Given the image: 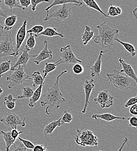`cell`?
Returning a JSON list of instances; mask_svg holds the SVG:
<instances>
[{
  "label": "cell",
  "mask_w": 137,
  "mask_h": 151,
  "mask_svg": "<svg viewBox=\"0 0 137 151\" xmlns=\"http://www.w3.org/2000/svg\"><path fill=\"white\" fill-rule=\"evenodd\" d=\"M67 72V70H65L57 76L53 86L51 88H48L46 94L42 96V100L40 101V104L41 106H47L46 108V113L47 115H51L53 117H54V114L59 108L60 104L66 101L59 88V79L61 76Z\"/></svg>",
  "instance_id": "1"
},
{
  "label": "cell",
  "mask_w": 137,
  "mask_h": 151,
  "mask_svg": "<svg viewBox=\"0 0 137 151\" xmlns=\"http://www.w3.org/2000/svg\"><path fill=\"white\" fill-rule=\"evenodd\" d=\"M96 27L99 30V35L94 36L92 38L94 42L108 51L113 46L115 39L117 38L119 31L106 24L105 22L99 24Z\"/></svg>",
  "instance_id": "2"
},
{
  "label": "cell",
  "mask_w": 137,
  "mask_h": 151,
  "mask_svg": "<svg viewBox=\"0 0 137 151\" xmlns=\"http://www.w3.org/2000/svg\"><path fill=\"white\" fill-rule=\"evenodd\" d=\"M106 76L107 77L106 81H109L111 84L123 91L129 90L134 81L124 73L116 70H114L112 73H106Z\"/></svg>",
  "instance_id": "3"
},
{
  "label": "cell",
  "mask_w": 137,
  "mask_h": 151,
  "mask_svg": "<svg viewBox=\"0 0 137 151\" xmlns=\"http://www.w3.org/2000/svg\"><path fill=\"white\" fill-rule=\"evenodd\" d=\"M77 134L74 136V139L77 145L83 147H97L98 138L94 132L89 130H77Z\"/></svg>",
  "instance_id": "4"
},
{
  "label": "cell",
  "mask_w": 137,
  "mask_h": 151,
  "mask_svg": "<svg viewBox=\"0 0 137 151\" xmlns=\"http://www.w3.org/2000/svg\"><path fill=\"white\" fill-rule=\"evenodd\" d=\"M23 68V66H18L16 69L12 70V73L7 77L6 80L9 81V84L8 86L9 89L22 84L26 80H32V78L26 74Z\"/></svg>",
  "instance_id": "5"
},
{
  "label": "cell",
  "mask_w": 137,
  "mask_h": 151,
  "mask_svg": "<svg viewBox=\"0 0 137 151\" xmlns=\"http://www.w3.org/2000/svg\"><path fill=\"white\" fill-rule=\"evenodd\" d=\"M20 55L15 50L11 38V33L7 34L5 38L0 41V58L12 56L15 58Z\"/></svg>",
  "instance_id": "6"
},
{
  "label": "cell",
  "mask_w": 137,
  "mask_h": 151,
  "mask_svg": "<svg viewBox=\"0 0 137 151\" xmlns=\"http://www.w3.org/2000/svg\"><path fill=\"white\" fill-rule=\"evenodd\" d=\"M25 117L21 119L18 115L15 112H8L4 115L0 119V122L4 124V125L9 129H17V126H20L25 127Z\"/></svg>",
  "instance_id": "7"
},
{
  "label": "cell",
  "mask_w": 137,
  "mask_h": 151,
  "mask_svg": "<svg viewBox=\"0 0 137 151\" xmlns=\"http://www.w3.org/2000/svg\"><path fill=\"white\" fill-rule=\"evenodd\" d=\"M72 6H76V5L72 4L61 5L53 13L46 17L44 20L47 21L51 18H53L55 21L57 22L68 20L71 15V9Z\"/></svg>",
  "instance_id": "8"
},
{
  "label": "cell",
  "mask_w": 137,
  "mask_h": 151,
  "mask_svg": "<svg viewBox=\"0 0 137 151\" xmlns=\"http://www.w3.org/2000/svg\"><path fill=\"white\" fill-rule=\"evenodd\" d=\"M59 52L60 59L59 65L82 63V61L75 57L70 45L61 47Z\"/></svg>",
  "instance_id": "9"
},
{
  "label": "cell",
  "mask_w": 137,
  "mask_h": 151,
  "mask_svg": "<svg viewBox=\"0 0 137 151\" xmlns=\"http://www.w3.org/2000/svg\"><path fill=\"white\" fill-rule=\"evenodd\" d=\"M114 97L106 90H101L98 93V96L94 99V102L100 105L101 108H109L113 104Z\"/></svg>",
  "instance_id": "10"
},
{
  "label": "cell",
  "mask_w": 137,
  "mask_h": 151,
  "mask_svg": "<svg viewBox=\"0 0 137 151\" xmlns=\"http://www.w3.org/2000/svg\"><path fill=\"white\" fill-rule=\"evenodd\" d=\"M94 80L93 79H90L89 80H86L83 85V88L84 89L85 94V104L82 110V113L84 114L86 111V109L88 106L90 104L89 98L92 92L94 91L95 88V84L94 83Z\"/></svg>",
  "instance_id": "11"
},
{
  "label": "cell",
  "mask_w": 137,
  "mask_h": 151,
  "mask_svg": "<svg viewBox=\"0 0 137 151\" xmlns=\"http://www.w3.org/2000/svg\"><path fill=\"white\" fill-rule=\"evenodd\" d=\"M20 50L22 51V53L20 54V57L18 59L15 64L12 68H11L10 70L11 71L14 70L19 66H23L25 67L26 65V64L28 63L29 60L31 58H35L37 56V55H30L29 53V51L27 50L25 48L24 50H22L20 48Z\"/></svg>",
  "instance_id": "12"
},
{
  "label": "cell",
  "mask_w": 137,
  "mask_h": 151,
  "mask_svg": "<svg viewBox=\"0 0 137 151\" xmlns=\"http://www.w3.org/2000/svg\"><path fill=\"white\" fill-rule=\"evenodd\" d=\"M44 47L42 51L40 52L37 56L35 57V59L33 60V61L36 64V65H39L40 63L47 59H52L53 58V52L50 49L48 48L47 45L48 42L47 41H44Z\"/></svg>",
  "instance_id": "13"
},
{
  "label": "cell",
  "mask_w": 137,
  "mask_h": 151,
  "mask_svg": "<svg viewBox=\"0 0 137 151\" xmlns=\"http://www.w3.org/2000/svg\"><path fill=\"white\" fill-rule=\"evenodd\" d=\"M26 26H27V20H25L16 35L15 50L17 52H19V50L26 37Z\"/></svg>",
  "instance_id": "14"
},
{
  "label": "cell",
  "mask_w": 137,
  "mask_h": 151,
  "mask_svg": "<svg viewBox=\"0 0 137 151\" xmlns=\"http://www.w3.org/2000/svg\"><path fill=\"white\" fill-rule=\"evenodd\" d=\"M118 62L120 63V66H122V69L120 72L128 76L134 81L137 83V76L136 75L132 66L130 64L126 63L123 58H120L118 59Z\"/></svg>",
  "instance_id": "15"
},
{
  "label": "cell",
  "mask_w": 137,
  "mask_h": 151,
  "mask_svg": "<svg viewBox=\"0 0 137 151\" xmlns=\"http://www.w3.org/2000/svg\"><path fill=\"white\" fill-rule=\"evenodd\" d=\"M107 52V51L101 50L100 51L99 55L97 60L94 63V64L91 67L90 72L92 77H98L100 75L101 72V58L103 57V54Z\"/></svg>",
  "instance_id": "16"
},
{
  "label": "cell",
  "mask_w": 137,
  "mask_h": 151,
  "mask_svg": "<svg viewBox=\"0 0 137 151\" xmlns=\"http://www.w3.org/2000/svg\"><path fill=\"white\" fill-rule=\"evenodd\" d=\"M92 118L95 120L101 119V120H103L106 122H112V121H113L114 120H116V119H121L123 120H125V118L124 117L116 116H115L113 114L110 113H103V114L95 113L92 115Z\"/></svg>",
  "instance_id": "17"
},
{
  "label": "cell",
  "mask_w": 137,
  "mask_h": 151,
  "mask_svg": "<svg viewBox=\"0 0 137 151\" xmlns=\"http://www.w3.org/2000/svg\"><path fill=\"white\" fill-rule=\"evenodd\" d=\"M75 4L76 5V6H81L83 4V2H80L78 0H54V1L53 2V3L49 6L48 7H47L45 9V11L47 12V15L46 17L49 16V10L57 5H63V4Z\"/></svg>",
  "instance_id": "18"
},
{
  "label": "cell",
  "mask_w": 137,
  "mask_h": 151,
  "mask_svg": "<svg viewBox=\"0 0 137 151\" xmlns=\"http://www.w3.org/2000/svg\"><path fill=\"white\" fill-rule=\"evenodd\" d=\"M63 124L61 123V117H60L58 120H54L50 122V123H49L47 126H46L43 130V133L44 135H50L51 136H52V133L53 132L54 130L57 127H60Z\"/></svg>",
  "instance_id": "19"
},
{
  "label": "cell",
  "mask_w": 137,
  "mask_h": 151,
  "mask_svg": "<svg viewBox=\"0 0 137 151\" xmlns=\"http://www.w3.org/2000/svg\"><path fill=\"white\" fill-rule=\"evenodd\" d=\"M1 134L2 135V138L5 143V150L6 151H9V148L11 145H15V142L16 139H14L11 135V130L7 132H5L4 131L0 132Z\"/></svg>",
  "instance_id": "20"
},
{
  "label": "cell",
  "mask_w": 137,
  "mask_h": 151,
  "mask_svg": "<svg viewBox=\"0 0 137 151\" xmlns=\"http://www.w3.org/2000/svg\"><path fill=\"white\" fill-rule=\"evenodd\" d=\"M40 36H47V37L59 36V37L61 38H63L64 37V36L63 35L62 32L61 33H59L56 28L50 27H47L41 33H40L38 35H37L36 37Z\"/></svg>",
  "instance_id": "21"
},
{
  "label": "cell",
  "mask_w": 137,
  "mask_h": 151,
  "mask_svg": "<svg viewBox=\"0 0 137 151\" xmlns=\"http://www.w3.org/2000/svg\"><path fill=\"white\" fill-rule=\"evenodd\" d=\"M44 83L45 82L43 83L42 84H41L37 88V89L34 91L33 94L32 96V97L29 99V107L33 108L36 103L39 100L40 98L41 95L42 88H43V86L44 85Z\"/></svg>",
  "instance_id": "22"
},
{
  "label": "cell",
  "mask_w": 137,
  "mask_h": 151,
  "mask_svg": "<svg viewBox=\"0 0 137 151\" xmlns=\"http://www.w3.org/2000/svg\"><path fill=\"white\" fill-rule=\"evenodd\" d=\"M94 36V32L91 30V29L88 26H85V29L84 33L82 35V41L84 45H86L93 38Z\"/></svg>",
  "instance_id": "23"
},
{
  "label": "cell",
  "mask_w": 137,
  "mask_h": 151,
  "mask_svg": "<svg viewBox=\"0 0 137 151\" xmlns=\"http://www.w3.org/2000/svg\"><path fill=\"white\" fill-rule=\"evenodd\" d=\"M32 84L34 88H38L41 84L44 83V79L41 75L39 71L34 72L32 74Z\"/></svg>",
  "instance_id": "24"
},
{
  "label": "cell",
  "mask_w": 137,
  "mask_h": 151,
  "mask_svg": "<svg viewBox=\"0 0 137 151\" xmlns=\"http://www.w3.org/2000/svg\"><path fill=\"white\" fill-rule=\"evenodd\" d=\"M17 20V17L14 15L7 17L4 22V29L6 31L11 30Z\"/></svg>",
  "instance_id": "25"
},
{
  "label": "cell",
  "mask_w": 137,
  "mask_h": 151,
  "mask_svg": "<svg viewBox=\"0 0 137 151\" xmlns=\"http://www.w3.org/2000/svg\"><path fill=\"white\" fill-rule=\"evenodd\" d=\"M82 1L86 4V5L88 7H89L91 8H92V9L96 10V11L100 13L103 17H106V18L109 17L107 14H106L104 12H103V11L100 9V6H99L97 2L95 0H82Z\"/></svg>",
  "instance_id": "26"
},
{
  "label": "cell",
  "mask_w": 137,
  "mask_h": 151,
  "mask_svg": "<svg viewBox=\"0 0 137 151\" xmlns=\"http://www.w3.org/2000/svg\"><path fill=\"white\" fill-rule=\"evenodd\" d=\"M59 59L55 63H47V62L45 63L44 69L43 70V77L45 78L49 73L54 70L56 69L57 66L59 65Z\"/></svg>",
  "instance_id": "27"
},
{
  "label": "cell",
  "mask_w": 137,
  "mask_h": 151,
  "mask_svg": "<svg viewBox=\"0 0 137 151\" xmlns=\"http://www.w3.org/2000/svg\"><path fill=\"white\" fill-rule=\"evenodd\" d=\"M4 104L8 109H14L15 107L16 99L14 98L12 94H9L4 98Z\"/></svg>",
  "instance_id": "28"
},
{
  "label": "cell",
  "mask_w": 137,
  "mask_h": 151,
  "mask_svg": "<svg viewBox=\"0 0 137 151\" xmlns=\"http://www.w3.org/2000/svg\"><path fill=\"white\" fill-rule=\"evenodd\" d=\"M115 40L118 42L119 43H120L124 47V48L125 49V50L129 52L130 55H131L133 57H136V48L134 47V45H133L132 44L128 43V42H123V41H120V40H118L117 38H116L115 39Z\"/></svg>",
  "instance_id": "29"
},
{
  "label": "cell",
  "mask_w": 137,
  "mask_h": 151,
  "mask_svg": "<svg viewBox=\"0 0 137 151\" xmlns=\"http://www.w3.org/2000/svg\"><path fill=\"white\" fill-rule=\"evenodd\" d=\"M33 93L34 90L30 87H25L22 88V94L18 96L17 98L18 99H23L25 98L29 99L33 94Z\"/></svg>",
  "instance_id": "30"
},
{
  "label": "cell",
  "mask_w": 137,
  "mask_h": 151,
  "mask_svg": "<svg viewBox=\"0 0 137 151\" xmlns=\"http://www.w3.org/2000/svg\"><path fill=\"white\" fill-rule=\"evenodd\" d=\"M11 63V60H7L5 61L2 62L0 63V78L2 77V76L4 73L10 70Z\"/></svg>",
  "instance_id": "31"
},
{
  "label": "cell",
  "mask_w": 137,
  "mask_h": 151,
  "mask_svg": "<svg viewBox=\"0 0 137 151\" xmlns=\"http://www.w3.org/2000/svg\"><path fill=\"white\" fill-rule=\"evenodd\" d=\"M2 1L4 5L10 10H12L14 8H18L22 10V7L20 6L18 0H2Z\"/></svg>",
  "instance_id": "32"
},
{
  "label": "cell",
  "mask_w": 137,
  "mask_h": 151,
  "mask_svg": "<svg viewBox=\"0 0 137 151\" xmlns=\"http://www.w3.org/2000/svg\"><path fill=\"white\" fill-rule=\"evenodd\" d=\"M29 34L30 35L27 39L26 44L25 47V48L29 51H30V50L33 49L36 44V40H35L34 35L33 33H29Z\"/></svg>",
  "instance_id": "33"
},
{
  "label": "cell",
  "mask_w": 137,
  "mask_h": 151,
  "mask_svg": "<svg viewBox=\"0 0 137 151\" xmlns=\"http://www.w3.org/2000/svg\"><path fill=\"white\" fill-rule=\"evenodd\" d=\"M73 117L72 114L68 111H65L64 112V114L61 117V123L64 124V123H71Z\"/></svg>",
  "instance_id": "34"
},
{
  "label": "cell",
  "mask_w": 137,
  "mask_h": 151,
  "mask_svg": "<svg viewBox=\"0 0 137 151\" xmlns=\"http://www.w3.org/2000/svg\"><path fill=\"white\" fill-rule=\"evenodd\" d=\"M44 30V27L41 25H36L32 27L30 29L27 31L28 33H33L35 34V37H36L40 33Z\"/></svg>",
  "instance_id": "35"
},
{
  "label": "cell",
  "mask_w": 137,
  "mask_h": 151,
  "mask_svg": "<svg viewBox=\"0 0 137 151\" xmlns=\"http://www.w3.org/2000/svg\"><path fill=\"white\" fill-rule=\"evenodd\" d=\"M19 141L21 142V143L25 146V147L26 148L28 149H30V150H33V148L35 147V145L30 141L29 140H26V139H24L20 137H18L17 138Z\"/></svg>",
  "instance_id": "36"
},
{
  "label": "cell",
  "mask_w": 137,
  "mask_h": 151,
  "mask_svg": "<svg viewBox=\"0 0 137 151\" xmlns=\"http://www.w3.org/2000/svg\"><path fill=\"white\" fill-rule=\"evenodd\" d=\"M84 68L83 66L80 63H75V65L73 66L72 71L76 75H80L83 72Z\"/></svg>",
  "instance_id": "37"
},
{
  "label": "cell",
  "mask_w": 137,
  "mask_h": 151,
  "mask_svg": "<svg viewBox=\"0 0 137 151\" xmlns=\"http://www.w3.org/2000/svg\"><path fill=\"white\" fill-rule=\"evenodd\" d=\"M50 0H30V4H32V10L35 12L36 9V6L38 4L42 2H49Z\"/></svg>",
  "instance_id": "38"
},
{
  "label": "cell",
  "mask_w": 137,
  "mask_h": 151,
  "mask_svg": "<svg viewBox=\"0 0 137 151\" xmlns=\"http://www.w3.org/2000/svg\"><path fill=\"white\" fill-rule=\"evenodd\" d=\"M18 1L23 11H26L30 5V0H18Z\"/></svg>",
  "instance_id": "39"
},
{
  "label": "cell",
  "mask_w": 137,
  "mask_h": 151,
  "mask_svg": "<svg viewBox=\"0 0 137 151\" xmlns=\"http://www.w3.org/2000/svg\"><path fill=\"white\" fill-rule=\"evenodd\" d=\"M137 96L136 95L134 97L131 98H130V99L128 100V101L125 104V105H124V107H125V108H128V107H130V106H133V105L137 104Z\"/></svg>",
  "instance_id": "40"
},
{
  "label": "cell",
  "mask_w": 137,
  "mask_h": 151,
  "mask_svg": "<svg viewBox=\"0 0 137 151\" xmlns=\"http://www.w3.org/2000/svg\"><path fill=\"white\" fill-rule=\"evenodd\" d=\"M128 120L129 122L130 126L137 128V117L136 116H134L132 117H129L128 118Z\"/></svg>",
  "instance_id": "41"
},
{
  "label": "cell",
  "mask_w": 137,
  "mask_h": 151,
  "mask_svg": "<svg viewBox=\"0 0 137 151\" xmlns=\"http://www.w3.org/2000/svg\"><path fill=\"white\" fill-rule=\"evenodd\" d=\"M115 6H113L112 5H111L109 8L108 12H107V15L109 17H117L118 16L116 12V10H115Z\"/></svg>",
  "instance_id": "42"
},
{
  "label": "cell",
  "mask_w": 137,
  "mask_h": 151,
  "mask_svg": "<svg viewBox=\"0 0 137 151\" xmlns=\"http://www.w3.org/2000/svg\"><path fill=\"white\" fill-rule=\"evenodd\" d=\"M23 132L22 131L19 132L17 129H12L11 130V137L15 139H17V138L19 137V135L20 134H22Z\"/></svg>",
  "instance_id": "43"
},
{
  "label": "cell",
  "mask_w": 137,
  "mask_h": 151,
  "mask_svg": "<svg viewBox=\"0 0 137 151\" xmlns=\"http://www.w3.org/2000/svg\"><path fill=\"white\" fill-rule=\"evenodd\" d=\"M47 149V143L45 145H35L33 148V151H45Z\"/></svg>",
  "instance_id": "44"
},
{
  "label": "cell",
  "mask_w": 137,
  "mask_h": 151,
  "mask_svg": "<svg viewBox=\"0 0 137 151\" xmlns=\"http://www.w3.org/2000/svg\"><path fill=\"white\" fill-rule=\"evenodd\" d=\"M26 149L27 148H26L25 146L22 143H20L18 146L15 145L12 151H27Z\"/></svg>",
  "instance_id": "45"
},
{
  "label": "cell",
  "mask_w": 137,
  "mask_h": 151,
  "mask_svg": "<svg viewBox=\"0 0 137 151\" xmlns=\"http://www.w3.org/2000/svg\"><path fill=\"white\" fill-rule=\"evenodd\" d=\"M130 113L134 116H137V105L135 104L133 105V106H131L130 109Z\"/></svg>",
  "instance_id": "46"
},
{
  "label": "cell",
  "mask_w": 137,
  "mask_h": 151,
  "mask_svg": "<svg viewBox=\"0 0 137 151\" xmlns=\"http://www.w3.org/2000/svg\"><path fill=\"white\" fill-rule=\"evenodd\" d=\"M127 142H128V138H127V137H125L124 140H123V143H122L120 148L118 149V150L117 151H122V150L123 149L124 145L127 144Z\"/></svg>",
  "instance_id": "47"
},
{
  "label": "cell",
  "mask_w": 137,
  "mask_h": 151,
  "mask_svg": "<svg viewBox=\"0 0 137 151\" xmlns=\"http://www.w3.org/2000/svg\"><path fill=\"white\" fill-rule=\"evenodd\" d=\"M115 10H116V14H117L118 15H120L122 14V9L120 7L116 6Z\"/></svg>",
  "instance_id": "48"
},
{
  "label": "cell",
  "mask_w": 137,
  "mask_h": 151,
  "mask_svg": "<svg viewBox=\"0 0 137 151\" xmlns=\"http://www.w3.org/2000/svg\"><path fill=\"white\" fill-rule=\"evenodd\" d=\"M2 2V1L0 0V4ZM0 17H2V18H7V15L4 14V12H3V11L1 9V7H0Z\"/></svg>",
  "instance_id": "49"
},
{
  "label": "cell",
  "mask_w": 137,
  "mask_h": 151,
  "mask_svg": "<svg viewBox=\"0 0 137 151\" xmlns=\"http://www.w3.org/2000/svg\"><path fill=\"white\" fill-rule=\"evenodd\" d=\"M133 15L134 16V18L136 19H137V8H136L134 9V10L133 11Z\"/></svg>",
  "instance_id": "50"
},
{
  "label": "cell",
  "mask_w": 137,
  "mask_h": 151,
  "mask_svg": "<svg viewBox=\"0 0 137 151\" xmlns=\"http://www.w3.org/2000/svg\"><path fill=\"white\" fill-rule=\"evenodd\" d=\"M3 32H4V27L1 24H0V37H1L3 33Z\"/></svg>",
  "instance_id": "51"
},
{
  "label": "cell",
  "mask_w": 137,
  "mask_h": 151,
  "mask_svg": "<svg viewBox=\"0 0 137 151\" xmlns=\"http://www.w3.org/2000/svg\"><path fill=\"white\" fill-rule=\"evenodd\" d=\"M2 92H3V90H2V89L0 87V96H1V95L2 94Z\"/></svg>",
  "instance_id": "52"
},
{
  "label": "cell",
  "mask_w": 137,
  "mask_h": 151,
  "mask_svg": "<svg viewBox=\"0 0 137 151\" xmlns=\"http://www.w3.org/2000/svg\"><path fill=\"white\" fill-rule=\"evenodd\" d=\"M47 151V150H46V151Z\"/></svg>",
  "instance_id": "53"
},
{
  "label": "cell",
  "mask_w": 137,
  "mask_h": 151,
  "mask_svg": "<svg viewBox=\"0 0 137 151\" xmlns=\"http://www.w3.org/2000/svg\"><path fill=\"white\" fill-rule=\"evenodd\" d=\"M98 151H100V150H98Z\"/></svg>",
  "instance_id": "54"
},
{
  "label": "cell",
  "mask_w": 137,
  "mask_h": 151,
  "mask_svg": "<svg viewBox=\"0 0 137 151\" xmlns=\"http://www.w3.org/2000/svg\"><path fill=\"white\" fill-rule=\"evenodd\" d=\"M0 135H1V133H0Z\"/></svg>",
  "instance_id": "55"
},
{
  "label": "cell",
  "mask_w": 137,
  "mask_h": 151,
  "mask_svg": "<svg viewBox=\"0 0 137 151\" xmlns=\"http://www.w3.org/2000/svg\"></svg>",
  "instance_id": "56"
}]
</instances>
